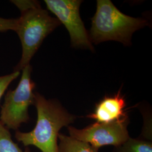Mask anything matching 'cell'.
Returning a JSON list of instances; mask_svg holds the SVG:
<instances>
[{"label":"cell","instance_id":"6da1fadb","mask_svg":"<svg viewBox=\"0 0 152 152\" xmlns=\"http://www.w3.org/2000/svg\"><path fill=\"white\" fill-rule=\"evenodd\" d=\"M34 105L37 113L36 126L28 132L16 131V140L25 147H37L42 152H58L59 131L73 123L77 117L69 113L59 102L46 99L38 92L35 93Z\"/></svg>","mask_w":152,"mask_h":152},{"label":"cell","instance_id":"7a4b0ae2","mask_svg":"<svg viewBox=\"0 0 152 152\" xmlns=\"http://www.w3.org/2000/svg\"><path fill=\"white\" fill-rule=\"evenodd\" d=\"M18 7L21 16L17 19L16 29L22 46V58L14 68L20 72L29 64L44 39L61 23L50 16L36 1H11Z\"/></svg>","mask_w":152,"mask_h":152},{"label":"cell","instance_id":"3957f363","mask_svg":"<svg viewBox=\"0 0 152 152\" xmlns=\"http://www.w3.org/2000/svg\"><path fill=\"white\" fill-rule=\"evenodd\" d=\"M89 38L98 44L115 41L129 46L133 33L148 24L145 19L122 13L110 0H98L96 11L91 19Z\"/></svg>","mask_w":152,"mask_h":152},{"label":"cell","instance_id":"277c9868","mask_svg":"<svg viewBox=\"0 0 152 152\" xmlns=\"http://www.w3.org/2000/svg\"><path fill=\"white\" fill-rule=\"evenodd\" d=\"M20 82L14 90H9L1 106L0 123L7 129L18 130L23 123L30 120L28 109L34 104L35 83L31 80L32 66L27 65L23 69Z\"/></svg>","mask_w":152,"mask_h":152},{"label":"cell","instance_id":"5b68a950","mask_svg":"<svg viewBox=\"0 0 152 152\" xmlns=\"http://www.w3.org/2000/svg\"><path fill=\"white\" fill-rule=\"evenodd\" d=\"M129 124L127 115L111 123L95 122L82 129L69 126H68V131L69 136L87 142L99 149L105 145L116 147L124 143L130 137L127 129Z\"/></svg>","mask_w":152,"mask_h":152},{"label":"cell","instance_id":"8992f818","mask_svg":"<svg viewBox=\"0 0 152 152\" xmlns=\"http://www.w3.org/2000/svg\"><path fill=\"white\" fill-rule=\"evenodd\" d=\"M48 9L68 30L72 47L93 50L88 34L80 14V0H45Z\"/></svg>","mask_w":152,"mask_h":152},{"label":"cell","instance_id":"52a82bcc","mask_svg":"<svg viewBox=\"0 0 152 152\" xmlns=\"http://www.w3.org/2000/svg\"><path fill=\"white\" fill-rule=\"evenodd\" d=\"M126 105L125 98L118 92L114 96L104 98L87 117L98 123H111L127 116L125 112Z\"/></svg>","mask_w":152,"mask_h":152},{"label":"cell","instance_id":"ba28073f","mask_svg":"<svg viewBox=\"0 0 152 152\" xmlns=\"http://www.w3.org/2000/svg\"><path fill=\"white\" fill-rule=\"evenodd\" d=\"M58 152H99L98 149L90 144L61 133L58 135Z\"/></svg>","mask_w":152,"mask_h":152},{"label":"cell","instance_id":"9c48e42d","mask_svg":"<svg viewBox=\"0 0 152 152\" xmlns=\"http://www.w3.org/2000/svg\"><path fill=\"white\" fill-rule=\"evenodd\" d=\"M113 152H152V142L141 137H129L120 146L115 147Z\"/></svg>","mask_w":152,"mask_h":152},{"label":"cell","instance_id":"30bf717a","mask_svg":"<svg viewBox=\"0 0 152 152\" xmlns=\"http://www.w3.org/2000/svg\"><path fill=\"white\" fill-rule=\"evenodd\" d=\"M0 152H31L29 148L22 151L12 140L11 133L5 126L0 123Z\"/></svg>","mask_w":152,"mask_h":152},{"label":"cell","instance_id":"8fae6325","mask_svg":"<svg viewBox=\"0 0 152 152\" xmlns=\"http://www.w3.org/2000/svg\"><path fill=\"white\" fill-rule=\"evenodd\" d=\"M19 75L20 72L16 71L10 75L0 77V100L9 85L12 81L15 80Z\"/></svg>","mask_w":152,"mask_h":152},{"label":"cell","instance_id":"7c38bea8","mask_svg":"<svg viewBox=\"0 0 152 152\" xmlns=\"http://www.w3.org/2000/svg\"><path fill=\"white\" fill-rule=\"evenodd\" d=\"M17 19H5L0 17V32H4L9 30H15Z\"/></svg>","mask_w":152,"mask_h":152}]
</instances>
